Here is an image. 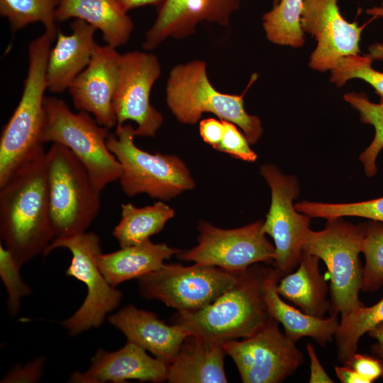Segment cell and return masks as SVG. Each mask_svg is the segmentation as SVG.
Listing matches in <instances>:
<instances>
[{"instance_id": "6da1fadb", "label": "cell", "mask_w": 383, "mask_h": 383, "mask_svg": "<svg viewBox=\"0 0 383 383\" xmlns=\"http://www.w3.org/2000/svg\"><path fill=\"white\" fill-rule=\"evenodd\" d=\"M45 150L0 185V236L17 264L45 252L55 238L50 212Z\"/></svg>"}, {"instance_id": "7a4b0ae2", "label": "cell", "mask_w": 383, "mask_h": 383, "mask_svg": "<svg viewBox=\"0 0 383 383\" xmlns=\"http://www.w3.org/2000/svg\"><path fill=\"white\" fill-rule=\"evenodd\" d=\"M265 272L262 265L250 266L213 303L196 311L178 312L175 323L192 335L219 343L254 335L270 318L265 300Z\"/></svg>"}, {"instance_id": "3957f363", "label": "cell", "mask_w": 383, "mask_h": 383, "mask_svg": "<svg viewBox=\"0 0 383 383\" xmlns=\"http://www.w3.org/2000/svg\"><path fill=\"white\" fill-rule=\"evenodd\" d=\"M58 30H45L28 46V69L18 106L0 138V185L23 164L44 150L40 136L45 122L46 67Z\"/></svg>"}, {"instance_id": "277c9868", "label": "cell", "mask_w": 383, "mask_h": 383, "mask_svg": "<svg viewBox=\"0 0 383 383\" xmlns=\"http://www.w3.org/2000/svg\"><path fill=\"white\" fill-rule=\"evenodd\" d=\"M228 94L217 91L211 84L206 63L193 60L174 66L166 87V101L176 118L184 124H195L204 113L238 126L250 144L256 143L262 133L260 119L248 114L244 108V94Z\"/></svg>"}, {"instance_id": "5b68a950", "label": "cell", "mask_w": 383, "mask_h": 383, "mask_svg": "<svg viewBox=\"0 0 383 383\" xmlns=\"http://www.w3.org/2000/svg\"><path fill=\"white\" fill-rule=\"evenodd\" d=\"M42 144L51 142L67 147L82 162L91 180L101 192L119 180L122 169L107 145L109 129L84 111L72 112L61 99L45 96Z\"/></svg>"}, {"instance_id": "8992f818", "label": "cell", "mask_w": 383, "mask_h": 383, "mask_svg": "<svg viewBox=\"0 0 383 383\" xmlns=\"http://www.w3.org/2000/svg\"><path fill=\"white\" fill-rule=\"evenodd\" d=\"M45 170L55 238L86 232L99 212L101 192L85 167L67 147L52 143Z\"/></svg>"}, {"instance_id": "52a82bcc", "label": "cell", "mask_w": 383, "mask_h": 383, "mask_svg": "<svg viewBox=\"0 0 383 383\" xmlns=\"http://www.w3.org/2000/svg\"><path fill=\"white\" fill-rule=\"evenodd\" d=\"M367 222L353 224L343 217L327 220L325 228L310 230L303 251L322 260L330 279V315L346 314L364 304L359 299L362 267L359 255Z\"/></svg>"}, {"instance_id": "ba28073f", "label": "cell", "mask_w": 383, "mask_h": 383, "mask_svg": "<svg viewBox=\"0 0 383 383\" xmlns=\"http://www.w3.org/2000/svg\"><path fill=\"white\" fill-rule=\"evenodd\" d=\"M135 137L132 125L124 124L107 138L108 148L121 164L119 181L127 196L147 194L167 201L194 188V179L180 158L143 150L135 144Z\"/></svg>"}, {"instance_id": "9c48e42d", "label": "cell", "mask_w": 383, "mask_h": 383, "mask_svg": "<svg viewBox=\"0 0 383 383\" xmlns=\"http://www.w3.org/2000/svg\"><path fill=\"white\" fill-rule=\"evenodd\" d=\"M59 248L72 254V260L65 273L83 282L87 294L81 306L62 325L72 335L99 328L106 315L120 304L122 292L111 286L101 272L98 256L101 253L100 238L94 233L84 232L73 236L53 239L45 255Z\"/></svg>"}, {"instance_id": "30bf717a", "label": "cell", "mask_w": 383, "mask_h": 383, "mask_svg": "<svg viewBox=\"0 0 383 383\" xmlns=\"http://www.w3.org/2000/svg\"><path fill=\"white\" fill-rule=\"evenodd\" d=\"M240 272L199 263L164 264L139 278L138 283L143 297L160 301L179 313H187L213 303L236 284Z\"/></svg>"}, {"instance_id": "8fae6325", "label": "cell", "mask_w": 383, "mask_h": 383, "mask_svg": "<svg viewBox=\"0 0 383 383\" xmlns=\"http://www.w3.org/2000/svg\"><path fill=\"white\" fill-rule=\"evenodd\" d=\"M260 174L271 190V204L262 231L274 240V267L284 275L293 272L300 261L311 217L299 212L293 200L299 195V187L294 175L284 174L275 165L260 167Z\"/></svg>"}, {"instance_id": "7c38bea8", "label": "cell", "mask_w": 383, "mask_h": 383, "mask_svg": "<svg viewBox=\"0 0 383 383\" xmlns=\"http://www.w3.org/2000/svg\"><path fill=\"white\" fill-rule=\"evenodd\" d=\"M263 222L258 220L240 228L222 229L200 221L197 245L182 250L177 256L233 272L244 271L258 262L272 263L275 248L262 231Z\"/></svg>"}, {"instance_id": "4fadbf2b", "label": "cell", "mask_w": 383, "mask_h": 383, "mask_svg": "<svg viewBox=\"0 0 383 383\" xmlns=\"http://www.w3.org/2000/svg\"><path fill=\"white\" fill-rule=\"evenodd\" d=\"M270 317L254 335L222 343L244 383H279L293 374L304 361L296 342L282 333Z\"/></svg>"}, {"instance_id": "5bb4252c", "label": "cell", "mask_w": 383, "mask_h": 383, "mask_svg": "<svg viewBox=\"0 0 383 383\" xmlns=\"http://www.w3.org/2000/svg\"><path fill=\"white\" fill-rule=\"evenodd\" d=\"M157 57L140 51L120 55L118 80L113 98L116 128L133 121L135 135L153 137L163 123L162 115L150 101L151 89L160 74Z\"/></svg>"}, {"instance_id": "9a60e30c", "label": "cell", "mask_w": 383, "mask_h": 383, "mask_svg": "<svg viewBox=\"0 0 383 383\" xmlns=\"http://www.w3.org/2000/svg\"><path fill=\"white\" fill-rule=\"evenodd\" d=\"M337 3L338 0L303 1L301 26L317 42L309 66L318 71H331L343 57L360 52L362 27L348 22Z\"/></svg>"}, {"instance_id": "2e32d148", "label": "cell", "mask_w": 383, "mask_h": 383, "mask_svg": "<svg viewBox=\"0 0 383 383\" xmlns=\"http://www.w3.org/2000/svg\"><path fill=\"white\" fill-rule=\"evenodd\" d=\"M120 55L116 48L97 44L89 65L68 88L75 109L88 112L109 129L116 126L113 98Z\"/></svg>"}, {"instance_id": "e0dca14e", "label": "cell", "mask_w": 383, "mask_h": 383, "mask_svg": "<svg viewBox=\"0 0 383 383\" xmlns=\"http://www.w3.org/2000/svg\"><path fill=\"white\" fill-rule=\"evenodd\" d=\"M240 0H164L143 47L152 50L169 37L185 38L204 21L226 26Z\"/></svg>"}, {"instance_id": "ac0fdd59", "label": "cell", "mask_w": 383, "mask_h": 383, "mask_svg": "<svg viewBox=\"0 0 383 383\" xmlns=\"http://www.w3.org/2000/svg\"><path fill=\"white\" fill-rule=\"evenodd\" d=\"M169 364L149 356L146 350L127 341L121 349L109 352L99 349L91 357L89 369L71 375V382H125L130 379L163 382L167 380Z\"/></svg>"}, {"instance_id": "d6986e66", "label": "cell", "mask_w": 383, "mask_h": 383, "mask_svg": "<svg viewBox=\"0 0 383 383\" xmlns=\"http://www.w3.org/2000/svg\"><path fill=\"white\" fill-rule=\"evenodd\" d=\"M109 321L124 334L127 341L148 350L169 365L190 335L182 324L167 325L155 313L131 304L109 316Z\"/></svg>"}, {"instance_id": "ffe728a7", "label": "cell", "mask_w": 383, "mask_h": 383, "mask_svg": "<svg viewBox=\"0 0 383 383\" xmlns=\"http://www.w3.org/2000/svg\"><path fill=\"white\" fill-rule=\"evenodd\" d=\"M72 33L57 31L55 45L50 48L46 67L48 89L60 93L68 89L74 79L89 65L96 45V29L84 21L74 19Z\"/></svg>"}, {"instance_id": "44dd1931", "label": "cell", "mask_w": 383, "mask_h": 383, "mask_svg": "<svg viewBox=\"0 0 383 383\" xmlns=\"http://www.w3.org/2000/svg\"><path fill=\"white\" fill-rule=\"evenodd\" d=\"M282 276L277 268L265 267L264 292L270 316L283 326L285 335L294 342L303 337H310L321 346H326L338 329V315L318 318L286 303L277 291V283Z\"/></svg>"}, {"instance_id": "7402d4cb", "label": "cell", "mask_w": 383, "mask_h": 383, "mask_svg": "<svg viewBox=\"0 0 383 383\" xmlns=\"http://www.w3.org/2000/svg\"><path fill=\"white\" fill-rule=\"evenodd\" d=\"M222 343L189 335L169 365V383H226Z\"/></svg>"}, {"instance_id": "603a6c76", "label": "cell", "mask_w": 383, "mask_h": 383, "mask_svg": "<svg viewBox=\"0 0 383 383\" xmlns=\"http://www.w3.org/2000/svg\"><path fill=\"white\" fill-rule=\"evenodd\" d=\"M182 250L165 243H153L150 239L140 243L98 256L99 267L113 287L135 278H140L159 270L173 255Z\"/></svg>"}, {"instance_id": "cb8c5ba5", "label": "cell", "mask_w": 383, "mask_h": 383, "mask_svg": "<svg viewBox=\"0 0 383 383\" xmlns=\"http://www.w3.org/2000/svg\"><path fill=\"white\" fill-rule=\"evenodd\" d=\"M56 20L84 21L99 30L107 45L118 48L126 43L133 29L131 18L116 0H60Z\"/></svg>"}, {"instance_id": "d4e9b609", "label": "cell", "mask_w": 383, "mask_h": 383, "mask_svg": "<svg viewBox=\"0 0 383 383\" xmlns=\"http://www.w3.org/2000/svg\"><path fill=\"white\" fill-rule=\"evenodd\" d=\"M319 258L303 251L298 268L282 276L277 285L279 294L303 312L325 318L330 310L328 287L318 266Z\"/></svg>"}, {"instance_id": "484cf974", "label": "cell", "mask_w": 383, "mask_h": 383, "mask_svg": "<svg viewBox=\"0 0 383 383\" xmlns=\"http://www.w3.org/2000/svg\"><path fill=\"white\" fill-rule=\"evenodd\" d=\"M174 213L162 201L141 208L131 203L122 204L121 218L112 234L121 248L136 245L160 233Z\"/></svg>"}, {"instance_id": "4316f807", "label": "cell", "mask_w": 383, "mask_h": 383, "mask_svg": "<svg viewBox=\"0 0 383 383\" xmlns=\"http://www.w3.org/2000/svg\"><path fill=\"white\" fill-rule=\"evenodd\" d=\"M304 0H279L262 17V26L267 38L272 43L292 48L304 43L301 26Z\"/></svg>"}, {"instance_id": "83f0119b", "label": "cell", "mask_w": 383, "mask_h": 383, "mask_svg": "<svg viewBox=\"0 0 383 383\" xmlns=\"http://www.w3.org/2000/svg\"><path fill=\"white\" fill-rule=\"evenodd\" d=\"M383 322V297L371 306H362L341 315L335 335L338 360L343 364L357 351L360 338Z\"/></svg>"}, {"instance_id": "f1b7e54d", "label": "cell", "mask_w": 383, "mask_h": 383, "mask_svg": "<svg viewBox=\"0 0 383 383\" xmlns=\"http://www.w3.org/2000/svg\"><path fill=\"white\" fill-rule=\"evenodd\" d=\"M343 97L359 112L361 122L370 124L374 128L372 142L359 156L366 176L373 177L377 171V156L383 149V104L370 101L364 93L350 92Z\"/></svg>"}, {"instance_id": "f546056e", "label": "cell", "mask_w": 383, "mask_h": 383, "mask_svg": "<svg viewBox=\"0 0 383 383\" xmlns=\"http://www.w3.org/2000/svg\"><path fill=\"white\" fill-rule=\"evenodd\" d=\"M60 0H0V14L16 31L39 22L45 30H57L56 10Z\"/></svg>"}, {"instance_id": "4dcf8cb0", "label": "cell", "mask_w": 383, "mask_h": 383, "mask_svg": "<svg viewBox=\"0 0 383 383\" xmlns=\"http://www.w3.org/2000/svg\"><path fill=\"white\" fill-rule=\"evenodd\" d=\"M300 213L326 220L345 216L365 218L383 223V196L355 203H321L302 201L294 204Z\"/></svg>"}, {"instance_id": "1f68e13d", "label": "cell", "mask_w": 383, "mask_h": 383, "mask_svg": "<svg viewBox=\"0 0 383 383\" xmlns=\"http://www.w3.org/2000/svg\"><path fill=\"white\" fill-rule=\"evenodd\" d=\"M361 252L365 257L361 290L374 292L383 286V223L369 220Z\"/></svg>"}, {"instance_id": "d6a6232c", "label": "cell", "mask_w": 383, "mask_h": 383, "mask_svg": "<svg viewBox=\"0 0 383 383\" xmlns=\"http://www.w3.org/2000/svg\"><path fill=\"white\" fill-rule=\"evenodd\" d=\"M373 59L368 55H348L340 59L331 70V82L340 87L352 79H361L375 90L383 104V72L372 68Z\"/></svg>"}, {"instance_id": "836d02e7", "label": "cell", "mask_w": 383, "mask_h": 383, "mask_svg": "<svg viewBox=\"0 0 383 383\" xmlns=\"http://www.w3.org/2000/svg\"><path fill=\"white\" fill-rule=\"evenodd\" d=\"M20 268L12 253L1 243L0 277L7 292V307L11 316L18 312L21 298L31 294V289L21 278Z\"/></svg>"}, {"instance_id": "e575fe53", "label": "cell", "mask_w": 383, "mask_h": 383, "mask_svg": "<svg viewBox=\"0 0 383 383\" xmlns=\"http://www.w3.org/2000/svg\"><path fill=\"white\" fill-rule=\"evenodd\" d=\"M222 121L224 125L223 135L216 150L244 161L255 162L257 155L250 148L245 134H243L233 123Z\"/></svg>"}, {"instance_id": "d590c367", "label": "cell", "mask_w": 383, "mask_h": 383, "mask_svg": "<svg viewBox=\"0 0 383 383\" xmlns=\"http://www.w3.org/2000/svg\"><path fill=\"white\" fill-rule=\"evenodd\" d=\"M344 365L355 370L370 383L383 377V360L377 356L355 353Z\"/></svg>"}, {"instance_id": "8d00e7d4", "label": "cell", "mask_w": 383, "mask_h": 383, "mask_svg": "<svg viewBox=\"0 0 383 383\" xmlns=\"http://www.w3.org/2000/svg\"><path fill=\"white\" fill-rule=\"evenodd\" d=\"M45 358L40 357L23 367H16L3 377L1 382H36L42 374Z\"/></svg>"}, {"instance_id": "74e56055", "label": "cell", "mask_w": 383, "mask_h": 383, "mask_svg": "<svg viewBox=\"0 0 383 383\" xmlns=\"http://www.w3.org/2000/svg\"><path fill=\"white\" fill-rule=\"evenodd\" d=\"M224 125L223 121L209 118L203 119L199 123V133L203 140L216 149L223 135Z\"/></svg>"}, {"instance_id": "f35d334b", "label": "cell", "mask_w": 383, "mask_h": 383, "mask_svg": "<svg viewBox=\"0 0 383 383\" xmlns=\"http://www.w3.org/2000/svg\"><path fill=\"white\" fill-rule=\"evenodd\" d=\"M306 351L310 360V377L309 382L310 383H333V379L325 371L311 343H307Z\"/></svg>"}, {"instance_id": "ab89813d", "label": "cell", "mask_w": 383, "mask_h": 383, "mask_svg": "<svg viewBox=\"0 0 383 383\" xmlns=\"http://www.w3.org/2000/svg\"><path fill=\"white\" fill-rule=\"evenodd\" d=\"M334 370L336 376L343 383H370L367 379L347 365L335 366Z\"/></svg>"}, {"instance_id": "60d3db41", "label": "cell", "mask_w": 383, "mask_h": 383, "mask_svg": "<svg viewBox=\"0 0 383 383\" xmlns=\"http://www.w3.org/2000/svg\"><path fill=\"white\" fill-rule=\"evenodd\" d=\"M367 333L376 340L371 347L372 354L383 360V322L374 326Z\"/></svg>"}, {"instance_id": "b9f144b4", "label": "cell", "mask_w": 383, "mask_h": 383, "mask_svg": "<svg viewBox=\"0 0 383 383\" xmlns=\"http://www.w3.org/2000/svg\"><path fill=\"white\" fill-rule=\"evenodd\" d=\"M164 0H116L121 7L128 13V11L147 5L161 4Z\"/></svg>"}, {"instance_id": "7bdbcfd3", "label": "cell", "mask_w": 383, "mask_h": 383, "mask_svg": "<svg viewBox=\"0 0 383 383\" xmlns=\"http://www.w3.org/2000/svg\"><path fill=\"white\" fill-rule=\"evenodd\" d=\"M367 53L373 60H379L383 62V43H375L368 48Z\"/></svg>"}, {"instance_id": "ee69618b", "label": "cell", "mask_w": 383, "mask_h": 383, "mask_svg": "<svg viewBox=\"0 0 383 383\" xmlns=\"http://www.w3.org/2000/svg\"><path fill=\"white\" fill-rule=\"evenodd\" d=\"M367 13L374 17H383V7H372L368 9Z\"/></svg>"}, {"instance_id": "f6af8a7d", "label": "cell", "mask_w": 383, "mask_h": 383, "mask_svg": "<svg viewBox=\"0 0 383 383\" xmlns=\"http://www.w3.org/2000/svg\"><path fill=\"white\" fill-rule=\"evenodd\" d=\"M273 1H274V5H276L279 1V0H273Z\"/></svg>"}]
</instances>
